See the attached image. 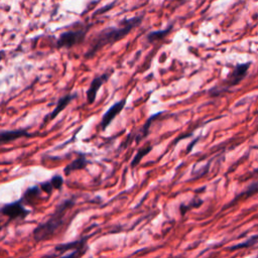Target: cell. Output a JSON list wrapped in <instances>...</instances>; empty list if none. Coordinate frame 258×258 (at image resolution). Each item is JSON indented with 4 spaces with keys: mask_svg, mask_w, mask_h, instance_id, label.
I'll return each instance as SVG.
<instances>
[{
    "mask_svg": "<svg viewBox=\"0 0 258 258\" xmlns=\"http://www.w3.org/2000/svg\"><path fill=\"white\" fill-rule=\"evenodd\" d=\"M30 211L23 206V201L20 199L16 202L6 204L0 208V214L8 217L10 220H23L29 215Z\"/></svg>",
    "mask_w": 258,
    "mask_h": 258,
    "instance_id": "5",
    "label": "cell"
},
{
    "mask_svg": "<svg viewBox=\"0 0 258 258\" xmlns=\"http://www.w3.org/2000/svg\"><path fill=\"white\" fill-rule=\"evenodd\" d=\"M176 2H178V3H182L183 1H185V0H175Z\"/></svg>",
    "mask_w": 258,
    "mask_h": 258,
    "instance_id": "22",
    "label": "cell"
},
{
    "mask_svg": "<svg viewBox=\"0 0 258 258\" xmlns=\"http://www.w3.org/2000/svg\"><path fill=\"white\" fill-rule=\"evenodd\" d=\"M197 141H199V138H197V139H196V140H195V141H194V142H191V143H190V144H189V146H188V148H187V149H186V153H188V152H189V151H190V149H191V147H192V145H195V143H196V142H197Z\"/></svg>",
    "mask_w": 258,
    "mask_h": 258,
    "instance_id": "20",
    "label": "cell"
},
{
    "mask_svg": "<svg viewBox=\"0 0 258 258\" xmlns=\"http://www.w3.org/2000/svg\"><path fill=\"white\" fill-rule=\"evenodd\" d=\"M88 164V160L85 156V154H81L78 158H76L75 160H73L71 163H69L64 169H63V172L66 175H70L73 171L75 170H78V169H83L87 166Z\"/></svg>",
    "mask_w": 258,
    "mask_h": 258,
    "instance_id": "11",
    "label": "cell"
},
{
    "mask_svg": "<svg viewBox=\"0 0 258 258\" xmlns=\"http://www.w3.org/2000/svg\"><path fill=\"white\" fill-rule=\"evenodd\" d=\"M50 183L53 187V189H60L62 184H63V178L60 176V175H53L51 178H50Z\"/></svg>",
    "mask_w": 258,
    "mask_h": 258,
    "instance_id": "18",
    "label": "cell"
},
{
    "mask_svg": "<svg viewBox=\"0 0 258 258\" xmlns=\"http://www.w3.org/2000/svg\"><path fill=\"white\" fill-rule=\"evenodd\" d=\"M126 105V99H123L121 101L116 102L114 105H112L103 115L102 120H101V128L102 130H105L111 123L112 121L121 113V111L124 109Z\"/></svg>",
    "mask_w": 258,
    "mask_h": 258,
    "instance_id": "8",
    "label": "cell"
},
{
    "mask_svg": "<svg viewBox=\"0 0 258 258\" xmlns=\"http://www.w3.org/2000/svg\"><path fill=\"white\" fill-rule=\"evenodd\" d=\"M251 66V62H245V63H238L232 73L229 74V76L227 77V79L224 81V86L217 89V88H213L210 92V95L212 97H215V96H218L219 94L225 92L226 90L232 88V87H235L237 85H239L243 80L244 78L247 76V73H248V70Z\"/></svg>",
    "mask_w": 258,
    "mask_h": 258,
    "instance_id": "3",
    "label": "cell"
},
{
    "mask_svg": "<svg viewBox=\"0 0 258 258\" xmlns=\"http://www.w3.org/2000/svg\"><path fill=\"white\" fill-rule=\"evenodd\" d=\"M40 189V187L39 186H32V187H29L26 191H25V194H24V196H23V198L21 199L22 201H26V203H30L32 200H34L38 195H39V190Z\"/></svg>",
    "mask_w": 258,
    "mask_h": 258,
    "instance_id": "15",
    "label": "cell"
},
{
    "mask_svg": "<svg viewBox=\"0 0 258 258\" xmlns=\"http://www.w3.org/2000/svg\"><path fill=\"white\" fill-rule=\"evenodd\" d=\"M31 134L25 129L16 130H1L0 131V145L9 143L22 137H30Z\"/></svg>",
    "mask_w": 258,
    "mask_h": 258,
    "instance_id": "10",
    "label": "cell"
},
{
    "mask_svg": "<svg viewBox=\"0 0 258 258\" xmlns=\"http://www.w3.org/2000/svg\"><path fill=\"white\" fill-rule=\"evenodd\" d=\"M75 205L74 199H68L57 205L52 215L43 223L39 224L32 232L33 239L36 242H41L52 237L56 230L64 223L66 215Z\"/></svg>",
    "mask_w": 258,
    "mask_h": 258,
    "instance_id": "2",
    "label": "cell"
},
{
    "mask_svg": "<svg viewBox=\"0 0 258 258\" xmlns=\"http://www.w3.org/2000/svg\"><path fill=\"white\" fill-rule=\"evenodd\" d=\"M161 115V112H159V113H157V114H155V115H152L147 121H146V123L144 124V126L142 127V134H141V136L138 138V140H137V142H139L141 139H143L147 134H148V131H149V126H150V124H151V122H152V120H154V119H156L158 116H160Z\"/></svg>",
    "mask_w": 258,
    "mask_h": 258,
    "instance_id": "17",
    "label": "cell"
},
{
    "mask_svg": "<svg viewBox=\"0 0 258 258\" xmlns=\"http://www.w3.org/2000/svg\"><path fill=\"white\" fill-rule=\"evenodd\" d=\"M151 149H152V146H144V147L140 148V149L137 151V153L135 154V156H134V158L132 159V161H131V167L134 168L137 164H139V162L142 160V158H143L145 155H147V154L151 151Z\"/></svg>",
    "mask_w": 258,
    "mask_h": 258,
    "instance_id": "14",
    "label": "cell"
},
{
    "mask_svg": "<svg viewBox=\"0 0 258 258\" xmlns=\"http://www.w3.org/2000/svg\"><path fill=\"white\" fill-rule=\"evenodd\" d=\"M112 73H113V71L110 70V71H108V72H106V73H104V74H102L100 76H96L92 80V82H91V84L89 86V89L87 91V103L89 105L94 104L99 89L102 87V85L104 83L107 82V80L110 78Z\"/></svg>",
    "mask_w": 258,
    "mask_h": 258,
    "instance_id": "7",
    "label": "cell"
},
{
    "mask_svg": "<svg viewBox=\"0 0 258 258\" xmlns=\"http://www.w3.org/2000/svg\"><path fill=\"white\" fill-rule=\"evenodd\" d=\"M39 187H40V189H41L42 191H44V192L47 194V195H50V194L52 192V190H53V187H52V185H51V183H50L49 180L44 181V182H41V183L39 184Z\"/></svg>",
    "mask_w": 258,
    "mask_h": 258,
    "instance_id": "19",
    "label": "cell"
},
{
    "mask_svg": "<svg viewBox=\"0 0 258 258\" xmlns=\"http://www.w3.org/2000/svg\"><path fill=\"white\" fill-rule=\"evenodd\" d=\"M3 57H4V51L1 50V51H0V61L3 59Z\"/></svg>",
    "mask_w": 258,
    "mask_h": 258,
    "instance_id": "21",
    "label": "cell"
},
{
    "mask_svg": "<svg viewBox=\"0 0 258 258\" xmlns=\"http://www.w3.org/2000/svg\"><path fill=\"white\" fill-rule=\"evenodd\" d=\"M89 30V26H85L75 30H68L59 34L56 39V47L57 48H71L77 44H80L84 41L87 32Z\"/></svg>",
    "mask_w": 258,
    "mask_h": 258,
    "instance_id": "4",
    "label": "cell"
},
{
    "mask_svg": "<svg viewBox=\"0 0 258 258\" xmlns=\"http://www.w3.org/2000/svg\"><path fill=\"white\" fill-rule=\"evenodd\" d=\"M257 191V182L256 181H254L245 191H243V192H241L240 195H238L234 200H232L231 201V203L229 204V205H227L225 208H229V207H231L232 205H234V204H236L241 198L242 199H245V198H248V197H250V196H252L253 194H255Z\"/></svg>",
    "mask_w": 258,
    "mask_h": 258,
    "instance_id": "13",
    "label": "cell"
},
{
    "mask_svg": "<svg viewBox=\"0 0 258 258\" xmlns=\"http://www.w3.org/2000/svg\"><path fill=\"white\" fill-rule=\"evenodd\" d=\"M89 238H90V236H85V237L81 238L80 240H77L74 242H70L67 244H58L54 247V251L58 255H62L67 251L74 250V253L72 256L84 255L86 252V249H87V241Z\"/></svg>",
    "mask_w": 258,
    "mask_h": 258,
    "instance_id": "6",
    "label": "cell"
},
{
    "mask_svg": "<svg viewBox=\"0 0 258 258\" xmlns=\"http://www.w3.org/2000/svg\"><path fill=\"white\" fill-rule=\"evenodd\" d=\"M257 242V236L256 235H253L250 239H248L247 241L245 242H242V243H239L237 245H234V246H231L229 247L230 250H237V249H243V248H249V247H252L256 244Z\"/></svg>",
    "mask_w": 258,
    "mask_h": 258,
    "instance_id": "16",
    "label": "cell"
},
{
    "mask_svg": "<svg viewBox=\"0 0 258 258\" xmlns=\"http://www.w3.org/2000/svg\"><path fill=\"white\" fill-rule=\"evenodd\" d=\"M77 94L74 93V94H68V95H64L62 97H60L57 102H56V105L54 107V109L49 113V115H47L44 119H43V124L53 120L75 98H76Z\"/></svg>",
    "mask_w": 258,
    "mask_h": 258,
    "instance_id": "9",
    "label": "cell"
},
{
    "mask_svg": "<svg viewBox=\"0 0 258 258\" xmlns=\"http://www.w3.org/2000/svg\"><path fill=\"white\" fill-rule=\"evenodd\" d=\"M144 19V14L125 18L117 26H109L100 30L91 40L88 50L85 53L86 58L93 57L99 50L107 45H112L128 35L135 27L139 26Z\"/></svg>",
    "mask_w": 258,
    "mask_h": 258,
    "instance_id": "1",
    "label": "cell"
},
{
    "mask_svg": "<svg viewBox=\"0 0 258 258\" xmlns=\"http://www.w3.org/2000/svg\"><path fill=\"white\" fill-rule=\"evenodd\" d=\"M172 27H173V24L171 23L164 29H159V30H154V31L149 32L146 35V41L149 43H152V42H155L157 40L164 38L172 30Z\"/></svg>",
    "mask_w": 258,
    "mask_h": 258,
    "instance_id": "12",
    "label": "cell"
}]
</instances>
